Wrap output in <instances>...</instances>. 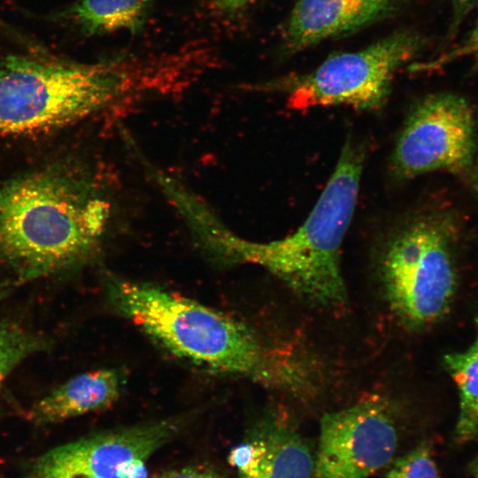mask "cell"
Wrapping results in <instances>:
<instances>
[{"label": "cell", "instance_id": "7", "mask_svg": "<svg viewBox=\"0 0 478 478\" xmlns=\"http://www.w3.org/2000/svg\"><path fill=\"white\" fill-rule=\"evenodd\" d=\"M474 112L468 101L451 92L430 94L412 108L394 148L395 174L412 178L469 170L476 154Z\"/></svg>", "mask_w": 478, "mask_h": 478}, {"label": "cell", "instance_id": "15", "mask_svg": "<svg viewBox=\"0 0 478 478\" xmlns=\"http://www.w3.org/2000/svg\"><path fill=\"white\" fill-rule=\"evenodd\" d=\"M45 346L44 340L14 323L0 327V383L23 359Z\"/></svg>", "mask_w": 478, "mask_h": 478}, {"label": "cell", "instance_id": "26", "mask_svg": "<svg viewBox=\"0 0 478 478\" xmlns=\"http://www.w3.org/2000/svg\"><path fill=\"white\" fill-rule=\"evenodd\" d=\"M472 470L474 478H478V459L474 462Z\"/></svg>", "mask_w": 478, "mask_h": 478}, {"label": "cell", "instance_id": "19", "mask_svg": "<svg viewBox=\"0 0 478 478\" xmlns=\"http://www.w3.org/2000/svg\"><path fill=\"white\" fill-rule=\"evenodd\" d=\"M265 449L266 442L260 430L251 439L234 447L227 456V461L238 470L239 476L247 475L256 468Z\"/></svg>", "mask_w": 478, "mask_h": 478}, {"label": "cell", "instance_id": "9", "mask_svg": "<svg viewBox=\"0 0 478 478\" xmlns=\"http://www.w3.org/2000/svg\"><path fill=\"white\" fill-rule=\"evenodd\" d=\"M186 417L100 432L50 450L100 478H127L130 465L146 459L183 428Z\"/></svg>", "mask_w": 478, "mask_h": 478}, {"label": "cell", "instance_id": "16", "mask_svg": "<svg viewBox=\"0 0 478 478\" xmlns=\"http://www.w3.org/2000/svg\"><path fill=\"white\" fill-rule=\"evenodd\" d=\"M385 478H442L426 445H420L399 457Z\"/></svg>", "mask_w": 478, "mask_h": 478}, {"label": "cell", "instance_id": "1", "mask_svg": "<svg viewBox=\"0 0 478 478\" xmlns=\"http://www.w3.org/2000/svg\"><path fill=\"white\" fill-rule=\"evenodd\" d=\"M363 162V150L348 140L306 220L280 240L258 243L240 237L193 192L182 195L175 209L213 258L262 266L305 300L337 305L347 297L341 247L355 210Z\"/></svg>", "mask_w": 478, "mask_h": 478}, {"label": "cell", "instance_id": "21", "mask_svg": "<svg viewBox=\"0 0 478 478\" xmlns=\"http://www.w3.org/2000/svg\"><path fill=\"white\" fill-rule=\"evenodd\" d=\"M477 3L478 0H451L452 18L449 28L450 36H455L459 27Z\"/></svg>", "mask_w": 478, "mask_h": 478}, {"label": "cell", "instance_id": "14", "mask_svg": "<svg viewBox=\"0 0 478 478\" xmlns=\"http://www.w3.org/2000/svg\"><path fill=\"white\" fill-rule=\"evenodd\" d=\"M443 362L459 394L456 437L468 442L478 437V319L472 344L463 351L446 354Z\"/></svg>", "mask_w": 478, "mask_h": 478}, {"label": "cell", "instance_id": "25", "mask_svg": "<svg viewBox=\"0 0 478 478\" xmlns=\"http://www.w3.org/2000/svg\"><path fill=\"white\" fill-rule=\"evenodd\" d=\"M474 185L476 193L478 194V148L476 150V154L474 162Z\"/></svg>", "mask_w": 478, "mask_h": 478}, {"label": "cell", "instance_id": "2", "mask_svg": "<svg viewBox=\"0 0 478 478\" xmlns=\"http://www.w3.org/2000/svg\"><path fill=\"white\" fill-rule=\"evenodd\" d=\"M106 283L116 311L176 356L290 393L312 389L303 359L266 346L242 321L156 285L117 277Z\"/></svg>", "mask_w": 478, "mask_h": 478}, {"label": "cell", "instance_id": "8", "mask_svg": "<svg viewBox=\"0 0 478 478\" xmlns=\"http://www.w3.org/2000/svg\"><path fill=\"white\" fill-rule=\"evenodd\" d=\"M397 432L387 407L363 400L320 420L316 478H366L394 458Z\"/></svg>", "mask_w": 478, "mask_h": 478}, {"label": "cell", "instance_id": "11", "mask_svg": "<svg viewBox=\"0 0 478 478\" xmlns=\"http://www.w3.org/2000/svg\"><path fill=\"white\" fill-rule=\"evenodd\" d=\"M122 381L113 369L78 374L41 398L31 409V418L48 424L108 408L120 396Z\"/></svg>", "mask_w": 478, "mask_h": 478}, {"label": "cell", "instance_id": "10", "mask_svg": "<svg viewBox=\"0 0 478 478\" xmlns=\"http://www.w3.org/2000/svg\"><path fill=\"white\" fill-rule=\"evenodd\" d=\"M402 1L298 0L284 27V49L297 52L354 32L392 13Z\"/></svg>", "mask_w": 478, "mask_h": 478}, {"label": "cell", "instance_id": "6", "mask_svg": "<svg viewBox=\"0 0 478 478\" xmlns=\"http://www.w3.org/2000/svg\"><path fill=\"white\" fill-rule=\"evenodd\" d=\"M423 42L418 33L402 29L362 50L330 56L312 72L286 83L288 106L302 111L330 105L379 108L397 72L417 55Z\"/></svg>", "mask_w": 478, "mask_h": 478}, {"label": "cell", "instance_id": "4", "mask_svg": "<svg viewBox=\"0 0 478 478\" xmlns=\"http://www.w3.org/2000/svg\"><path fill=\"white\" fill-rule=\"evenodd\" d=\"M143 68L122 59L6 56L0 59V137L51 131L113 106L150 85Z\"/></svg>", "mask_w": 478, "mask_h": 478}, {"label": "cell", "instance_id": "13", "mask_svg": "<svg viewBox=\"0 0 478 478\" xmlns=\"http://www.w3.org/2000/svg\"><path fill=\"white\" fill-rule=\"evenodd\" d=\"M151 0H78L64 13L89 35L120 30L136 32L147 15Z\"/></svg>", "mask_w": 478, "mask_h": 478}, {"label": "cell", "instance_id": "17", "mask_svg": "<svg viewBox=\"0 0 478 478\" xmlns=\"http://www.w3.org/2000/svg\"><path fill=\"white\" fill-rule=\"evenodd\" d=\"M28 478H100L87 469L48 451L33 465Z\"/></svg>", "mask_w": 478, "mask_h": 478}, {"label": "cell", "instance_id": "18", "mask_svg": "<svg viewBox=\"0 0 478 478\" xmlns=\"http://www.w3.org/2000/svg\"><path fill=\"white\" fill-rule=\"evenodd\" d=\"M476 5L478 7V3ZM464 58L472 60L474 67L478 68V8L475 24L468 35L438 58L426 64H421L420 69L436 70Z\"/></svg>", "mask_w": 478, "mask_h": 478}, {"label": "cell", "instance_id": "23", "mask_svg": "<svg viewBox=\"0 0 478 478\" xmlns=\"http://www.w3.org/2000/svg\"><path fill=\"white\" fill-rule=\"evenodd\" d=\"M17 283L16 280L11 279L0 281V303L7 297Z\"/></svg>", "mask_w": 478, "mask_h": 478}, {"label": "cell", "instance_id": "12", "mask_svg": "<svg viewBox=\"0 0 478 478\" xmlns=\"http://www.w3.org/2000/svg\"><path fill=\"white\" fill-rule=\"evenodd\" d=\"M265 451L256 468L239 478H316L315 458L300 434L280 421L261 430Z\"/></svg>", "mask_w": 478, "mask_h": 478}, {"label": "cell", "instance_id": "22", "mask_svg": "<svg viewBox=\"0 0 478 478\" xmlns=\"http://www.w3.org/2000/svg\"><path fill=\"white\" fill-rule=\"evenodd\" d=\"M251 0H212V4L221 11L235 12L247 5Z\"/></svg>", "mask_w": 478, "mask_h": 478}, {"label": "cell", "instance_id": "24", "mask_svg": "<svg viewBox=\"0 0 478 478\" xmlns=\"http://www.w3.org/2000/svg\"><path fill=\"white\" fill-rule=\"evenodd\" d=\"M11 183L0 184V208L7 198L8 193L10 191Z\"/></svg>", "mask_w": 478, "mask_h": 478}, {"label": "cell", "instance_id": "20", "mask_svg": "<svg viewBox=\"0 0 478 478\" xmlns=\"http://www.w3.org/2000/svg\"><path fill=\"white\" fill-rule=\"evenodd\" d=\"M153 478H225V476L210 466H189L164 471Z\"/></svg>", "mask_w": 478, "mask_h": 478}, {"label": "cell", "instance_id": "3", "mask_svg": "<svg viewBox=\"0 0 478 478\" xmlns=\"http://www.w3.org/2000/svg\"><path fill=\"white\" fill-rule=\"evenodd\" d=\"M113 212L106 187L86 174L14 180L0 208V262L18 283L77 266L98 251Z\"/></svg>", "mask_w": 478, "mask_h": 478}, {"label": "cell", "instance_id": "5", "mask_svg": "<svg viewBox=\"0 0 478 478\" xmlns=\"http://www.w3.org/2000/svg\"><path fill=\"white\" fill-rule=\"evenodd\" d=\"M381 276L390 309L405 325L420 328L439 319L456 284L441 226L424 219L400 228L383 251Z\"/></svg>", "mask_w": 478, "mask_h": 478}]
</instances>
